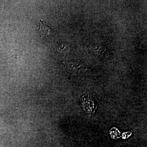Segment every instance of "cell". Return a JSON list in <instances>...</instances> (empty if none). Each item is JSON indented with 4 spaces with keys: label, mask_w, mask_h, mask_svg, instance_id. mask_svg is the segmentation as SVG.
Here are the masks:
<instances>
[{
    "label": "cell",
    "mask_w": 147,
    "mask_h": 147,
    "mask_svg": "<svg viewBox=\"0 0 147 147\" xmlns=\"http://www.w3.org/2000/svg\"><path fill=\"white\" fill-rule=\"evenodd\" d=\"M81 102L83 109L87 113H92L96 108V105L93 98L91 95H86L83 96Z\"/></svg>",
    "instance_id": "obj_1"
},
{
    "label": "cell",
    "mask_w": 147,
    "mask_h": 147,
    "mask_svg": "<svg viewBox=\"0 0 147 147\" xmlns=\"http://www.w3.org/2000/svg\"><path fill=\"white\" fill-rule=\"evenodd\" d=\"M38 30L44 36H50L53 34V30L47 26L45 22L42 20L40 21Z\"/></svg>",
    "instance_id": "obj_2"
}]
</instances>
